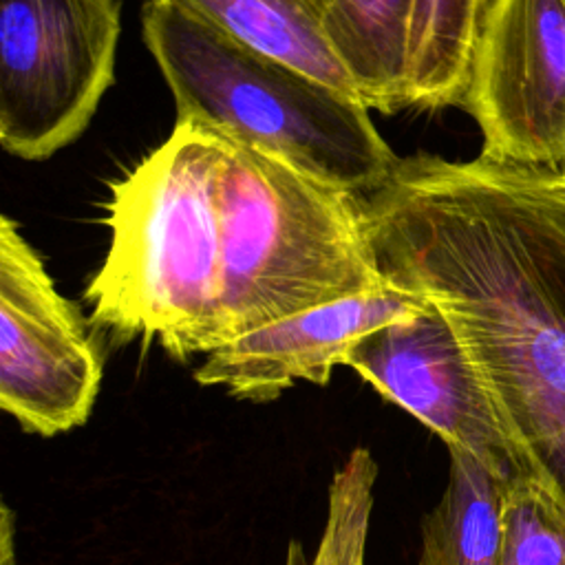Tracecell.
I'll return each instance as SVG.
<instances>
[{
	"instance_id": "obj_8",
	"label": "cell",
	"mask_w": 565,
	"mask_h": 565,
	"mask_svg": "<svg viewBox=\"0 0 565 565\" xmlns=\"http://www.w3.org/2000/svg\"><path fill=\"white\" fill-rule=\"evenodd\" d=\"M344 366L437 433L446 448L470 452L503 481L534 477L477 364L433 302L364 335Z\"/></svg>"
},
{
	"instance_id": "obj_9",
	"label": "cell",
	"mask_w": 565,
	"mask_h": 565,
	"mask_svg": "<svg viewBox=\"0 0 565 565\" xmlns=\"http://www.w3.org/2000/svg\"><path fill=\"white\" fill-rule=\"evenodd\" d=\"M426 298L391 282L338 298L249 331L203 358L201 386H223L245 402H271L298 382L324 386L371 331L417 313Z\"/></svg>"
},
{
	"instance_id": "obj_5",
	"label": "cell",
	"mask_w": 565,
	"mask_h": 565,
	"mask_svg": "<svg viewBox=\"0 0 565 565\" xmlns=\"http://www.w3.org/2000/svg\"><path fill=\"white\" fill-rule=\"evenodd\" d=\"M119 0H0V143L40 161L73 143L113 84Z\"/></svg>"
},
{
	"instance_id": "obj_1",
	"label": "cell",
	"mask_w": 565,
	"mask_h": 565,
	"mask_svg": "<svg viewBox=\"0 0 565 565\" xmlns=\"http://www.w3.org/2000/svg\"><path fill=\"white\" fill-rule=\"evenodd\" d=\"M384 282L433 302L565 501V174L413 154L355 194Z\"/></svg>"
},
{
	"instance_id": "obj_10",
	"label": "cell",
	"mask_w": 565,
	"mask_h": 565,
	"mask_svg": "<svg viewBox=\"0 0 565 565\" xmlns=\"http://www.w3.org/2000/svg\"><path fill=\"white\" fill-rule=\"evenodd\" d=\"M333 53L369 110L408 108L415 0H311Z\"/></svg>"
},
{
	"instance_id": "obj_12",
	"label": "cell",
	"mask_w": 565,
	"mask_h": 565,
	"mask_svg": "<svg viewBox=\"0 0 565 565\" xmlns=\"http://www.w3.org/2000/svg\"><path fill=\"white\" fill-rule=\"evenodd\" d=\"M448 455V481L422 521L415 565H499L505 481L466 450Z\"/></svg>"
},
{
	"instance_id": "obj_15",
	"label": "cell",
	"mask_w": 565,
	"mask_h": 565,
	"mask_svg": "<svg viewBox=\"0 0 565 565\" xmlns=\"http://www.w3.org/2000/svg\"><path fill=\"white\" fill-rule=\"evenodd\" d=\"M377 463L358 446L335 468L327 492V519L311 565H366Z\"/></svg>"
},
{
	"instance_id": "obj_3",
	"label": "cell",
	"mask_w": 565,
	"mask_h": 565,
	"mask_svg": "<svg viewBox=\"0 0 565 565\" xmlns=\"http://www.w3.org/2000/svg\"><path fill=\"white\" fill-rule=\"evenodd\" d=\"M141 33L174 97L177 121L353 194L373 192L393 174L399 157L358 97L170 4L146 2Z\"/></svg>"
},
{
	"instance_id": "obj_14",
	"label": "cell",
	"mask_w": 565,
	"mask_h": 565,
	"mask_svg": "<svg viewBox=\"0 0 565 565\" xmlns=\"http://www.w3.org/2000/svg\"><path fill=\"white\" fill-rule=\"evenodd\" d=\"M499 565H565V501L536 477L505 481Z\"/></svg>"
},
{
	"instance_id": "obj_16",
	"label": "cell",
	"mask_w": 565,
	"mask_h": 565,
	"mask_svg": "<svg viewBox=\"0 0 565 565\" xmlns=\"http://www.w3.org/2000/svg\"><path fill=\"white\" fill-rule=\"evenodd\" d=\"M282 565H311V561L307 558L305 550H302V543L298 541H289V547H287V554H285V563Z\"/></svg>"
},
{
	"instance_id": "obj_7",
	"label": "cell",
	"mask_w": 565,
	"mask_h": 565,
	"mask_svg": "<svg viewBox=\"0 0 565 565\" xmlns=\"http://www.w3.org/2000/svg\"><path fill=\"white\" fill-rule=\"evenodd\" d=\"M463 108L481 157L565 174V0H490Z\"/></svg>"
},
{
	"instance_id": "obj_11",
	"label": "cell",
	"mask_w": 565,
	"mask_h": 565,
	"mask_svg": "<svg viewBox=\"0 0 565 565\" xmlns=\"http://www.w3.org/2000/svg\"><path fill=\"white\" fill-rule=\"evenodd\" d=\"M177 7L263 55L291 64L358 97L355 84L333 53L311 0H146ZM360 99V97H358ZM362 102V99H360Z\"/></svg>"
},
{
	"instance_id": "obj_2",
	"label": "cell",
	"mask_w": 565,
	"mask_h": 565,
	"mask_svg": "<svg viewBox=\"0 0 565 565\" xmlns=\"http://www.w3.org/2000/svg\"><path fill=\"white\" fill-rule=\"evenodd\" d=\"M223 152L218 132L174 121L110 183V245L84 298L90 324L113 342H157L179 362L223 344Z\"/></svg>"
},
{
	"instance_id": "obj_13",
	"label": "cell",
	"mask_w": 565,
	"mask_h": 565,
	"mask_svg": "<svg viewBox=\"0 0 565 565\" xmlns=\"http://www.w3.org/2000/svg\"><path fill=\"white\" fill-rule=\"evenodd\" d=\"M490 0H415L408 108L463 106L472 53Z\"/></svg>"
},
{
	"instance_id": "obj_4",
	"label": "cell",
	"mask_w": 565,
	"mask_h": 565,
	"mask_svg": "<svg viewBox=\"0 0 565 565\" xmlns=\"http://www.w3.org/2000/svg\"><path fill=\"white\" fill-rule=\"evenodd\" d=\"M221 236L223 344L384 285L353 192L232 139L221 168Z\"/></svg>"
},
{
	"instance_id": "obj_6",
	"label": "cell",
	"mask_w": 565,
	"mask_h": 565,
	"mask_svg": "<svg viewBox=\"0 0 565 565\" xmlns=\"http://www.w3.org/2000/svg\"><path fill=\"white\" fill-rule=\"evenodd\" d=\"M104 353L11 216L0 218V406L26 433L82 426L95 406Z\"/></svg>"
}]
</instances>
